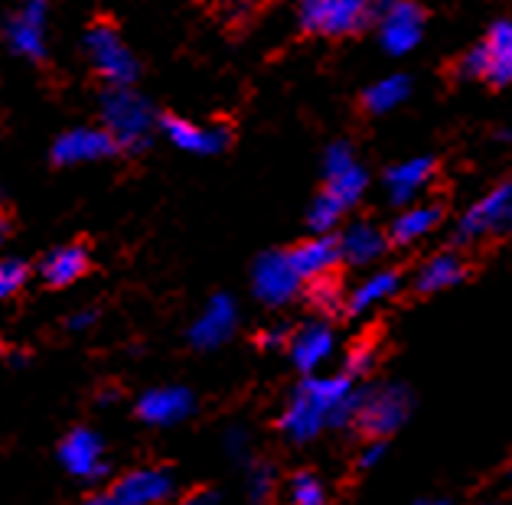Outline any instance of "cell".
<instances>
[{
    "label": "cell",
    "mask_w": 512,
    "mask_h": 505,
    "mask_svg": "<svg viewBox=\"0 0 512 505\" xmlns=\"http://www.w3.org/2000/svg\"><path fill=\"white\" fill-rule=\"evenodd\" d=\"M509 479H512V463H509Z\"/></svg>",
    "instance_id": "obj_45"
},
{
    "label": "cell",
    "mask_w": 512,
    "mask_h": 505,
    "mask_svg": "<svg viewBox=\"0 0 512 505\" xmlns=\"http://www.w3.org/2000/svg\"><path fill=\"white\" fill-rule=\"evenodd\" d=\"M59 463L66 466V473L82 479V483H102L111 470L105 460V440L89 431V427H76V431L62 437Z\"/></svg>",
    "instance_id": "obj_10"
},
{
    "label": "cell",
    "mask_w": 512,
    "mask_h": 505,
    "mask_svg": "<svg viewBox=\"0 0 512 505\" xmlns=\"http://www.w3.org/2000/svg\"><path fill=\"white\" fill-rule=\"evenodd\" d=\"M349 4H356V7H366V10H369L372 0H349Z\"/></svg>",
    "instance_id": "obj_42"
},
{
    "label": "cell",
    "mask_w": 512,
    "mask_h": 505,
    "mask_svg": "<svg viewBox=\"0 0 512 505\" xmlns=\"http://www.w3.org/2000/svg\"><path fill=\"white\" fill-rule=\"evenodd\" d=\"M509 229H512V180L499 183L464 212V219L457 225V242H473V238L509 232Z\"/></svg>",
    "instance_id": "obj_8"
},
{
    "label": "cell",
    "mask_w": 512,
    "mask_h": 505,
    "mask_svg": "<svg viewBox=\"0 0 512 505\" xmlns=\"http://www.w3.org/2000/svg\"><path fill=\"white\" fill-rule=\"evenodd\" d=\"M372 365H376V346L372 343H356L353 349L346 352V359H343V372L349 378H362V375H369L372 372Z\"/></svg>",
    "instance_id": "obj_32"
},
{
    "label": "cell",
    "mask_w": 512,
    "mask_h": 505,
    "mask_svg": "<svg viewBox=\"0 0 512 505\" xmlns=\"http://www.w3.org/2000/svg\"><path fill=\"white\" fill-rule=\"evenodd\" d=\"M398 287H402V274H398V271H376V274H369L366 281H362L353 290V294H349L346 310L353 313V317H359V313H366L372 307H379V303L392 300L398 294Z\"/></svg>",
    "instance_id": "obj_23"
},
{
    "label": "cell",
    "mask_w": 512,
    "mask_h": 505,
    "mask_svg": "<svg viewBox=\"0 0 512 505\" xmlns=\"http://www.w3.org/2000/svg\"><path fill=\"white\" fill-rule=\"evenodd\" d=\"M437 222H441V206H408L405 212L395 216L389 238L395 245H411L418 238L431 235L437 229Z\"/></svg>",
    "instance_id": "obj_24"
},
{
    "label": "cell",
    "mask_w": 512,
    "mask_h": 505,
    "mask_svg": "<svg viewBox=\"0 0 512 505\" xmlns=\"http://www.w3.org/2000/svg\"><path fill=\"white\" fill-rule=\"evenodd\" d=\"M85 53H89V62L95 66V72L115 88V85H134L137 79V59L124 40L118 36V30L111 23H95V27L85 33Z\"/></svg>",
    "instance_id": "obj_5"
},
{
    "label": "cell",
    "mask_w": 512,
    "mask_h": 505,
    "mask_svg": "<svg viewBox=\"0 0 512 505\" xmlns=\"http://www.w3.org/2000/svg\"><path fill=\"white\" fill-rule=\"evenodd\" d=\"M177 505H219V496L209 489H199V492H190L186 499H180Z\"/></svg>",
    "instance_id": "obj_37"
},
{
    "label": "cell",
    "mask_w": 512,
    "mask_h": 505,
    "mask_svg": "<svg viewBox=\"0 0 512 505\" xmlns=\"http://www.w3.org/2000/svg\"><path fill=\"white\" fill-rule=\"evenodd\" d=\"M222 447L235 460V463H245L248 453H252V440H248V431L242 424H232L226 434H222Z\"/></svg>",
    "instance_id": "obj_33"
},
{
    "label": "cell",
    "mask_w": 512,
    "mask_h": 505,
    "mask_svg": "<svg viewBox=\"0 0 512 505\" xmlns=\"http://www.w3.org/2000/svg\"><path fill=\"white\" fill-rule=\"evenodd\" d=\"M274 492V466L271 463H255L248 470V502L252 505H268Z\"/></svg>",
    "instance_id": "obj_30"
},
{
    "label": "cell",
    "mask_w": 512,
    "mask_h": 505,
    "mask_svg": "<svg viewBox=\"0 0 512 505\" xmlns=\"http://www.w3.org/2000/svg\"><path fill=\"white\" fill-rule=\"evenodd\" d=\"M369 10L356 7L349 0H301L297 7V20H301V30L317 33V36H346L362 30Z\"/></svg>",
    "instance_id": "obj_9"
},
{
    "label": "cell",
    "mask_w": 512,
    "mask_h": 505,
    "mask_svg": "<svg viewBox=\"0 0 512 505\" xmlns=\"http://www.w3.org/2000/svg\"><path fill=\"white\" fill-rule=\"evenodd\" d=\"M291 362L297 365L301 372H317L323 362H327L333 356V349H336V339H333V330L327 323H304L301 330H297L291 336Z\"/></svg>",
    "instance_id": "obj_18"
},
{
    "label": "cell",
    "mask_w": 512,
    "mask_h": 505,
    "mask_svg": "<svg viewBox=\"0 0 512 505\" xmlns=\"http://www.w3.org/2000/svg\"><path fill=\"white\" fill-rule=\"evenodd\" d=\"M115 391H102V401H98V404H115Z\"/></svg>",
    "instance_id": "obj_40"
},
{
    "label": "cell",
    "mask_w": 512,
    "mask_h": 505,
    "mask_svg": "<svg viewBox=\"0 0 512 505\" xmlns=\"http://www.w3.org/2000/svg\"><path fill=\"white\" fill-rule=\"evenodd\" d=\"M258 343L265 349H281L291 343V333H287V326H274V330H265L258 336Z\"/></svg>",
    "instance_id": "obj_36"
},
{
    "label": "cell",
    "mask_w": 512,
    "mask_h": 505,
    "mask_svg": "<svg viewBox=\"0 0 512 505\" xmlns=\"http://www.w3.org/2000/svg\"><path fill=\"white\" fill-rule=\"evenodd\" d=\"M411 408H415V395H411L405 385H398V382L369 385V395L356 418V427L369 440H385L411 418Z\"/></svg>",
    "instance_id": "obj_3"
},
{
    "label": "cell",
    "mask_w": 512,
    "mask_h": 505,
    "mask_svg": "<svg viewBox=\"0 0 512 505\" xmlns=\"http://www.w3.org/2000/svg\"><path fill=\"white\" fill-rule=\"evenodd\" d=\"M79 505H115V499H111V492H95V496L82 499Z\"/></svg>",
    "instance_id": "obj_39"
},
{
    "label": "cell",
    "mask_w": 512,
    "mask_h": 505,
    "mask_svg": "<svg viewBox=\"0 0 512 505\" xmlns=\"http://www.w3.org/2000/svg\"><path fill=\"white\" fill-rule=\"evenodd\" d=\"M366 186H369L366 170H362L359 163H353V167L327 176V189H323V193L333 196L343 209H353L356 202L362 199V193H366Z\"/></svg>",
    "instance_id": "obj_26"
},
{
    "label": "cell",
    "mask_w": 512,
    "mask_h": 505,
    "mask_svg": "<svg viewBox=\"0 0 512 505\" xmlns=\"http://www.w3.org/2000/svg\"><path fill=\"white\" fill-rule=\"evenodd\" d=\"M418 505H451V502H444V499H431V502H418Z\"/></svg>",
    "instance_id": "obj_43"
},
{
    "label": "cell",
    "mask_w": 512,
    "mask_h": 505,
    "mask_svg": "<svg viewBox=\"0 0 512 505\" xmlns=\"http://www.w3.org/2000/svg\"><path fill=\"white\" fill-rule=\"evenodd\" d=\"M411 95V82L408 75H385V79L372 82L366 92H362V105H366V111H372V115H389V111H395L402 101H408Z\"/></svg>",
    "instance_id": "obj_25"
},
{
    "label": "cell",
    "mask_w": 512,
    "mask_h": 505,
    "mask_svg": "<svg viewBox=\"0 0 512 505\" xmlns=\"http://www.w3.org/2000/svg\"><path fill=\"white\" fill-rule=\"evenodd\" d=\"M287 255H291L294 271L301 274L304 284L317 281V277H327L336 268V264L343 261L340 238H333V235H314V238H307V242L294 245L291 251H287Z\"/></svg>",
    "instance_id": "obj_17"
},
{
    "label": "cell",
    "mask_w": 512,
    "mask_h": 505,
    "mask_svg": "<svg viewBox=\"0 0 512 505\" xmlns=\"http://www.w3.org/2000/svg\"><path fill=\"white\" fill-rule=\"evenodd\" d=\"M46 17L49 0H23L20 10L7 20V46L20 59H46Z\"/></svg>",
    "instance_id": "obj_12"
},
{
    "label": "cell",
    "mask_w": 512,
    "mask_h": 505,
    "mask_svg": "<svg viewBox=\"0 0 512 505\" xmlns=\"http://www.w3.org/2000/svg\"><path fill=\"white\" fill-rule=\"evenodd\" d=\"M160 131H164L167 141L183 150V154H196V157H216L229 147V128L222 124H196L177 115L160 118Z\"/></svg>",
    "instance_id": "obj_14"
},
{
    "label": "cell",
    "mask_w": 512,
    "mask_h": 505,
    "mask_svg": "<svg viewBox=\"0 0 512 505\" xmlns=\"http://www.w3.org/2000/svg\"><path fill=\"white\" fill-rule=\"evenodd\" d=\"M27 277H30L27 261H20V258H4V264H0V297H14V294H20V287L27 284Z\"/></svg>",
    "instance_id": "obj_31"
},
{
    "label": "cell",
    "mask_w": 512,
    "mask_h": 505,
    "mask_svg": "<svg viewBox=\"0 0 512 505\" xmlns=\"http://www.w3.org/2000/svg\"><path fill=\"white\" fill-rule=\"evenodd\" d=\"M177 496V476H173L167 466H141V470H131L128 476H121L115 489H111V499L115 505H167Z\"/></svg>",
    "instance_id": "obj_11"
},
{
    "label": "cell",
    "mask_w": 512,
    "mask_h": 505,
    "mask_svg": "<svg viewBox=\"0 0 512 505\" xmlns=\"http://www.w3.org/2000/svg\"><path fill=\"white\" fill-rule=\"evenodd\" d=\"M376 33L389 56H408L424 36V10L415 0H382L376 7Z\"/></svg>",
    "instance_id": "obj_6"
},
{
    "label": "cell",
    "mask_w": 512,
    "mask_h": 505,
    "mask_svg": "<svg viewBox=\"0 0 512 505\" xmlns=\"http://www.w3.org/2000/svg\"><path fill=\"white\" fill-rule=\"evenodd\" d=\"M464 261H460L454 251H441L421 264V271L415 274V290L418 294H437V290H447L464 281Z\"/></svg>",
    "instance_id": "obj_22"
},
{
    "label": "cell",
    "mask_w": 512,
    "mask_h": 505,
    "mask_svg": "<svg viewBox=\"0 0 512 505\" xmlns=\"http://www.w3.org/2000/svg\"><path fill=\"white\" fill-rule=\"evenodd\" d=\"M291 502L294 505H327V489H323L317 473H294L291 476Z\"/></svg>",
    "instance_id": "obj_29"
},
{
    "label": "cell",
    "mask_w": 512,
    "mask_h": 505,
    "mask_svg": "<svg viewBox=\"0 0 512 505\" xmlns=\"http://www.w3.org/2000/svg\"><path fill=\"white\" fill-rule=\"evenodd\" d=\"M431 176H434V160L431 157L402 160V163H395V167H389V173H385V193H389V199L395 202V206H408V202L431 183Z\"/></svg>",
    "instance_id": "obj_20"
},
{
    "label": "cell",
    "mask_w": 512,
    "mask_h": 505,
    "mask_svg": "<svg viewBox=\"0 0 512 505\" xmlns=\"http://www.w3.org/2000/svg\"><path fill=\"white\" fill-rule=\"evenodd\" d=\"M307 303L317 313H323V317H333V313H340V307H343V290L330 274L317 277V281L307 284Z\"/></svg>",
    "instance_id": "obj_27"
},
{
    "label": "cell",
    "mask_w": 512,
    "mask_h": 505,
    "mask_svg": "<svg viewBox=\"0 0 512 505\" xmlns=\"http://www.w3.org/2000/svg\"><path fill=\"white\" fill-rule=\"evenodd\" d=\"M95 323V310H82V313H72L69 317V330L79 333V330H89V326Z\"/></svg>",
    "instance_id": "obj_38"
},
{
    "label": "cell",
    "mask_w": 512,
    "mask_h": 505,
    "mask_svg": "<svg viewBox=\"0 0 512 505\" xmlns=\"http://www.w3.org/2000/svg\"><path fill=\"white\" fill-rule=\"evenodd\" d=\"M343 212H346V209H343L333 196L320 193L314 202H310V212H307L310 232H314V235H330V232L336 229V222L343 219Z\"/></svg>",
    "instance_id": "obj_28"
},
{
    "label": "cell",
    "mask_w": 512,
    "mask_h": 505,
    "mask_svg": "<svg viewBox=\"0 0 512 505\" xmlns=\"http://www.w3.org/2000/svg\"><path fill=\"white\" fill-rule=\"evenodd\" d=\"M382 453H385V440H369L366 450L359 453V466L362 470H372V466L382 463Z\"/></svg>",
    "instance_id": "obj_35"
},
{
    "label": "cell",
    "mask_w": 512,
    "mask_h": 505,
    "mask_svg": "<svg viewBox=\"0 0 512 505\" xmlns=\"http://www.w3.org/2000/svg\"><path fill=\"white\" fill-rule=\"evenodd\" d=\"M89 271V251L82 245H62L56 251H49L40 264V277L49 287H69Z\"/></svg>",
    "instance_id": "obj_21"
},
{
    "label": "cell",
    "mask_w": 512,
    "mask_h": 505,
    "mask_svg": "<svg viewBox=\"0 0 512 505\" xmlns=\"http://www.w3.org/2000/svg\"><path fill=\"white\" fill-rule=\"evenodd\" d=\"M356 157H353V147H349L346 141H336L327 147V154H323V176H333L340 173L346 167H353Z\"/></svg>",
    "instance_id": "obj_34"
},
{
    "label": "cell",
    "mask_w": 512,
    "mask_h": 505,
    "mask_svg": "<svg viewBox=\"0 0 512 505\" xmlns=\"http://www.w3.org/2000/svg\"><path fill=\"white\" fill-rule=\"evenodd\" d=\"M196 411V398L183 385H160L137 398V418L151 427H173Z\"/></svg>",
    "instance_id": "obj_16"
},
{
    "label": "cell",
    "mask_w": 512,
    "mask_h": 505,
    "mask_svg": "<svg viewBox=\"0 0 512 505\" xmlns=\"http://www.w3.org/2000/svg\"><path fill=\"white\" fill-rule=\"evenodd\" d=\"M301 274L294 271L287 251H265L252 268V290L265 307H284L301 294Z\"/></svg>",
    "instance_id": "obj_7"
},
{
    "label": "cell",
    "mask_w": 512,
    "mask_h": 505,
    "mask_svg": "<svg viewBox=\"0 0 512 505\" xmlns=\"http://www.w3.org/2000/svg\"><path fill=\"white\" fill-rule=\"evenodd\" d=\"M389 242L392 238L382 229H376L372 222H353V225H346L343 235H340V251H343L346 264H353V268H366V264L379 261L385 255Z\"/></svg>",
    "instance_id": "obj_19"
},
{
    "label": "cell",
    "mask_w": 512,
    "mask_h": 505,
    "mask_svg": "<svg viewBox=\"0 0 512 505\" xmlns=\"http://www.w3.org/2000/svg\"><path fill=\"white\" fill-rule=\"evenodd\" d=\"M102 121L105 131L115 137L121 150L141 154L151 147V137L157 128V115L151 101L134 92V85H115L102 95Z\"/></svg>",
    "instance_id": "obj_2"
},
{
    "label": "cell",
    "mask_w": 512,
    "mask_h": 505,
    "mask_svg": "<svg viewBox=\"0 0 512 505\" xmlns=\"http://www.w3.org/2000/svg\"><path fill=\"white\" fill-rule=\"evenodd\" d=\"M118 150H121L118 141L105 128H72L56 137L49 157H53L56 167H79V163L115 157Z\"/></svg>",
    "instance_id": "obj_13"
},
{
    "label": "cell",
    "mask_w": 512,
    "mask_h": 505,
    "mask_svg": "<svg viewBox=\"0 0 512 505\" xmlns=\"http://www.w3.org/2000/svg\"><path fill=\"white\" fill-rule=\"evenodd\" d=\"M10 365H14V369H20V365H27V359H23V356H10Z\"/></svg>",
    "instance_id": "obj_41"
},
{
    "label": "cell",
    "mask_w": 512,
    "mask_h": 505,
    "mask_svg": "<svg viewBox=\"0 0 512 505\" xmlns=\"http://www.w3.org/2000/svg\"><path fill=\"white\" fill-rule=\"evenodd\" d=\"M242 4H265V0H242Z\"/></svg>",
    "instance_id": "obj_44"
},
{
    "label": "cell",
    "mask_w": 512,
    "mask_h": 505,
    "mask_svg": "<svg viewBox=\"0 0 512 505\" xmlns=\"http://www.w3.org/2000/svg\"><path fill=\"white\" fill-rule=\"evenodd\" d=\"M235 323H239V307H235V300L229 294H212L203 313H199L190 326V346L199 352L219 349L235 333Z\"/></svg>",
    "instance_id": "obj_15"
},
{
    "label": "cell",
    "mask_w": 512,
    "mask_h": 505,
    "mask_svg": "<svg viewBox=\"0 0 512 505\" xmlns=\"http://www.w3.org/2000/svg\"><path fill=\"white\" fill-rule=\"evenodd\" d=\"M356 391V378L343 375H307L284 404L278 427L294 444H310L320 431L333 427L343 401Z\"/></svg>",
    "instance_id": "obj_1"
},
{
    "label": "cell",
    "mask_w": 512,
    "mask_h": 505,
    "mask_svg": "<svg viewBox=\"0 0 512 505\" xmlns=\"http://www.w3.org/2000/svg\"><path fill=\"white\" fill-rule=\"evenodd\" d=\"M460 75H464V79H483L490 85L512 82V23L509 20L493 23L486 40L460 59Z\"/></svg>",
    "instance_id": "obj_4"
}]
</instances>
